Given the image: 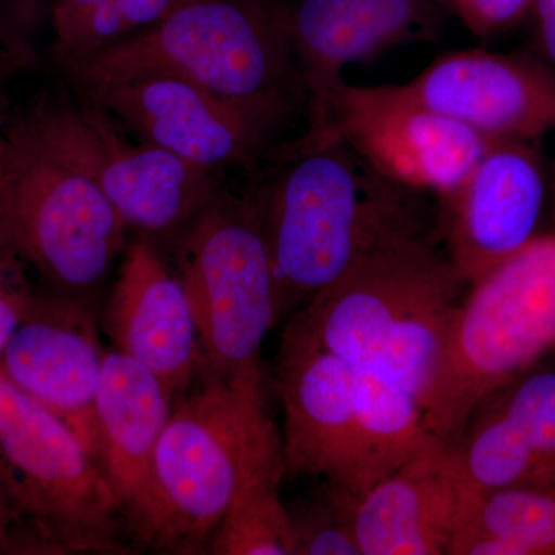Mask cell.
<instances>
[{"mask_svg": "<svg viewBox=\"0 0 555 555\" xmlns=\"http://www.w3.org/2000/svg\"><path fill=\"white\" fill-rule=\"evenodd\" d=\"M554 189H555V164H554Z\"/></svg>", "mask_w": 555, "mask_h": 555, "instance_id": "obj_32", "label": "cell"}, {"mask_svg": "<svg viewBox=\"0 0 555 555\" xmlns=\"http://www.w3.org/2000/svg\"><path fill=\"white\" fill-rule=\"evenodd\" d=\"M286 467L251 474L236 491L210 543L215 555H295L291 514L280 496Z\"/></svg>", "mask_w": 555, "mask_h": 555, "instance_id": "obj_21", "label": "cell"}, {"mask_svg": "<svg viewBox=\"0 0 555 555\" xmlns=\"http://www.w3.org/2000/svg\"><path fill=\"white\" fill-rule=\"evenodd\" d=\"M0 230L54 295L86 302L126 250V222L104 193L21 120L0 144Z\"/></svg>", "mask_w": 555, "mask_h": 555, "instance_id": "obj_6", "label": "cell"}, {"mask_svg": "<svg viewBox=\"0 0 555 555\" xmlns=\"http://www.w3.org/2000/svg\"><path fill=\"white\" fill-rule=\"evenodd\" d=\"M86 96L131 137L210 171L247 166L280 126L264 113L171 76H142Z\"/></svg>", "mask_w": 555, "mask_h": 555, "instance_id": "obj_12", "label": "cell"}, {"mask_svg": "<svg viewBox=\"0 0 555 555\" xmlns=\"http://www.w3.org/2000/svg\"><path fill=\"white\" fill-rule=\"evenodd\" d=\"M357 502L356 496L327 483L312 502L288 511L295 555H361L353 526Z\"/></svg>", "mask_w": 555, "mask_h": 555, "instance_id": "obj_23", "label": "cell"}, {"mask_svg": "<svg viewBox=\"0 0 555 555\" xmlns=\"http://www.w3.org/2000/svg\"><path fill=\"white\" fill-rule=\"evenodd\" d=\"M309 109L310 126L334 127L378 173L414 192L448 195L492 142L426 107L404 86L339 79Z\"/></svg>", "mask_w": 555, "mask_h": 555, "instance_id": "obj_10", "label": "cell"}, {"mask_svg": "<svg viewBox=\"0 0 555 555\" xmlns=\"http://www.w3.org/2000/svg\"><path fill=\"white\" fill-rule=\"evenodd\" d=\"M3 130H5V127H2V124H0V144H2Z\"/></svg>", "mask_w": 555, "mask_h": 555, "instance_id": "obj_31", "label": "cell"}, {"mask_svg": "<svg viewBox=\"0 0 555 555\" xmlns=\"http://www.w3.org/2000/svg\"><path fill=\"white\" fill-rule=\"evenodd\" d=\"M27 269L0 230V357L38 297L33 292Z\"/></svg>", "mask_w": 555, "mask_h": 555, "instance_id": "obj_25", "label": "cell"}, {"mask_svg": "<svg viewBox=\"0 0 555 555\" xmlns=\"http://www.w3.org/2000/svg\"><path fill=\"white\" fill-rule=\"evenodd\" d=\"M173 406L147 367L118 349L105 352L94 403L96 459L122 507L124 524L147 489Z\"/></svg>", "mask_w": 555, "mask_h": 555, "instance_id": "obj_19", "label": "cell"}, {"mask_svg": "<svg viewBox=\"0 0 555 555\" xmlns=\"http://www.w3.org/2000/svg\"><path fill=\"white\" fill-rule=\"evenodd\" d=\"M467 286L426 232L378 248L292 317L286 331L426 396Z\"/></svg>", "mask_w": 555, "mask_h": 555, "instance_id": "obj_2", "label": "cell"}, {"mask_svg": "<svg viewBox=\"0 0 555 555\" xmlns=\"http://www.w3.org/2000/svg\"><path fill=\"white\" fill-rule=\"evenodd\" d=\"M278 389L286 474L324 477L358 500L385 480L358 411L356 367L284 331Z\"/></svg>", "mask_w": 555, "mask_h": 555, "instance_id": "obj_11", "label": "cell"}, {"mask_svg": "<svg viewBox=\"0 0 555 555\" xmlns=\"http://www.w3.org/2000/svg\"><path fill=\"white\" fill-rule=\"evenodd\" d=\"M21 124L91 179L127 229L159 236L185 230L217 196L210 170L134 142L96 105L43 104Z\"/></svg>", "mask_w": 555, "mask_h": 555, "instance_id": "obj_9", "label": "cell"}, {"mask_svg": "<svg viewBox=\"0 0 555 555\" xmlns=\"http://www.w3.org/2000/svg\"><path fill=\"white\" fill-rule=\"evenodd\" d=\"M539 454L555 462V374L526 378L507 398L502 411Z\"/></svg>", "mask_w": 555, "mask_h": 555, "instance_id": "obj_24", "label": "cell"}, {"mask_svg": "<svg viewBox=\"0 0 555 555\" xmlns=\"http://www.w3.org/2000/svg\"><path fill=\"white\" fill-rule=\"evenodd\" d=\"M404 87L492 141H535L555 130V73L537 54L451 51Z\"/></svg>", "mask_w": 555, "mask_h": 555, "instance_id": "obj_14", "label": "cell"}, {"mask_svg": "<svg viewBox=\"0 0 555 555\" xmlns=\"http://www.w3.org/2000/svg\"><path fill=\"white\" fill-rule=\"evenodd\" d=\"M448 555H555V485L474 489Z\"/></svg>", "mask_w": 555, "mask_h": 555, "instance_id": "obj_20", "label": "cell"}, {"mask_svg": "<svg viewBox=\"0 0 555 555\" xmlns=\"http://www.w3.org/2000/svg\"><path fill=\"white\" fill-rule=\"evenodd\" d=\"M534 141L495 139L447 199L449 255L467 286L535 238L545 167Z\"/></svg>", "mask_w": 555, "mask_h": 555, "instance_id": "obj_13", "label": "cell"}, {"mask_svg": "<svg viewBox=\"0 0 555 555\" xmlns=\"http://www.w3.org/2000/svg\"><path fill=\"white\" fill-rule=\"evenodd\" d=\"M455 447L467 483L478 491L555 485V462L539 454L500 411L467 429Z\"/></svg>", "mask_w": 555, "mask_h": 555, "instance_id": "obj_22", "label": "cell"}, {"mask_svg": "<svg viewBox=\"0 0 555 555\" xmlns=\"http://www.w3.org/2000/svg\"><path fill=\"white\" fill-rule=\"evenodd\" d=\"M21 521L14 513L5 486L0 480V554L13 553V550H24L21 539L17 537Z\"/></svg>", "mask_w": 555, "mask_h": 555, "instance_id": "obj_30", "label": "cell"}, {"mask_svg": "<svg viewBox=\"0 0 555 555\" xmlns=\"http://www.w3.org/2000/svg\"><path fill=\"white\" fill-rule=\"evenodd\" d=\"M119 352L149 369L177 404L199 377L195 317L181 278L147 240L126 248L104 310Z\"/></svg>", "mask_w": 555, "mask_h": 555, "instance_id": "obj_16", "label": "cell"}, {"mask_svg": "<svg viewBox=\"0 0 555 555\" xmlns=\"http://www.w3.org/2000/svg\"><path fill=\"white\" fill-rule=\"evenodd\" d=\"M179 272L199 343V377L262 386L276 284L257 201L217 193L185 229Z\"/></svg>", "mask_w": 555, "mask_h": 555, "instance_id": "obj_7", "label": "cell"}, {"mask_svg": "<svg viewBox=\"0 0 555 555\" xmlns=\"http://www.w3.org/2000/svg\"><path fill=\"white\" fill-rule=\"evenodd\" d=\"M470 287L422 403L429 433L452 447L488 398L555 347V236H535Z\"/></svg>", "mask_w": 555, "mask_h": 555, "instance_id": "obj_5", "label": "cell"}, {"mask_svg": "<svg viewBox=\"0 0 555 555\" xmlns=\"http://www.w3.org/2000/svg\"><path fill=\"white\" fill-rule=\"evenodd\" d=\"M280 465L283 438L266 409L262 386L201 378V386L175 404L147 489L126 528L155 550L208 553L243 480Z\"/></svg>", "mask_w": 555, "mask_h": 555, "instance_id": "obj_3", "label": "cell"}, {"mask_svg": "<svg viewBox=\"0 0 555 555\" xmlns=\"http://www.w3.org/2000/svg\"><path fill=\"white\" fill-rule=\"evenodd\" d=\"M443 0H297L286 13L288 38L308 104L343 69L409 40L430 39Z\"/></svg>", "mask_w": 555, "mask_h": 555, "instance_id": "obj_18", "label": "cell"}, {"mask_svg": "<svg viewBox=\"0 0 555 555\" xmlns=\"http://www.w3.org/2000/svg\"><path fill=\"white\" fill-rule=\"evenodd\" d=\"M102 2L105 0H57L54 7L53 24L61 57L67 56L91 14Z\"/></svg>", "mask_w": 555, "mask_h": 555, "instance_id": "obj_27", "label": "cell"}, {"mask_svg": "<svg viewBox=\"0 0 555 555\" xmlns=\"http://www.w3.org/2000/svg\"><path fill=\"white\" fill-rule=\"evenodd\" d=\"M83 93L171 76L281 122L306 98L286 13L262 0H185L147 30L67 62Z\"/></svg>", "mask_w": 555, "mask_h": 555, "instance_id": "obj_4", "label": "cell"}, {"mask_svg": "<svg viewBox=\"0 0 555 555\" xmlns=\"http://www.w3.org/2000/svg\"><path fill=\"white\" fill-rule=\"evenodd\" d=\"M463 25L480 36L502 35L532 13L534 0H443Z\"/></svg>", "mask_w": 555, "mask_h": 555, "instance_id": "obj_26", "label": "cell"}, {"mask_svg": "<svg viewBox=\"0 0 555 555\" xmlns=\"http://www.w3.org/2000/svg\"><path fill=\"white\" fill-rule=\"evenodd\" d=\"M104 356L86 301L51 295L36 297L7 343L0 369L60 416L96 459L94 403Z\"/></svg>", "mask_w": 555, "mask_h": 555, "instance_id": "obj_15", "label": "cell"}, {"mask_svg": "<svg viewBox=\"0 0 555 555\" xmlns=\"http://www.w3.org/2000/svg\"><path fill=\"white\" fill-rule=\"evenodd\" d=\"M473 489L456 447L423 449L358 500L361 555H448Z\"/></svg>", "mask_w": 555, "mask_h": 555, "instance_id": "obj_17", "label": "cell"}, {"mask_svg": "<svg viewBox=\"0 0 555 555\" xmlns=\"http://www.w3.org/2000/svg\"><path fill=\"white\" fill-rule=\"evenodd\" d=\"M537 49L540 57L555 73V0H534Z\"/></svg>", "mask_w": 555, "mask_h": 555, "instance_id": "obj_29", "label": "cell"}, {"mask_svg": "<svg viewBox=\"0 0 555 555\" xmlns=\"http://www.w3.org/2000/svg\"><path fill=\"white\" fill-rule=\"evenodd\" d=\"M412 192L378 173L334 127L310 126L257 201L278 320L378 248L426 232Z\"/></svg>", "mask_w": 555, "mask_h": 555, "instance_id": "obj_1", "label": "cell"}, {"mask_svg": "<svg viewBox=\"0 0 555 555\" xmlns=\"http://www.w3.org/2000/svg\"><path fill=\"white\" fill-rule=\"evenodd\" d=\"M116 5L126 21L129 31L134 28L152 27L153 24L166 17L178 0H115Z\"/></svg>", "mask_w": 555, "mask_h": 555, "instance_id": "obj_28", "label": "cell"}, {"mask_svg": "<svg viewBox=\"0 0 555 555\" xmlns=\"http://www.w3.org/2000/svg\"><path fill=\"white\" fill-rule=\"evenodd\" d=\"M0 480L33 550H120L122 507L104 469L60 416L22 392L2 369Z\"/></svg>", "mask_w": 555, "mask_h": 555, "instance_id": "obj_8", "label": "cell"}]
</instances>
